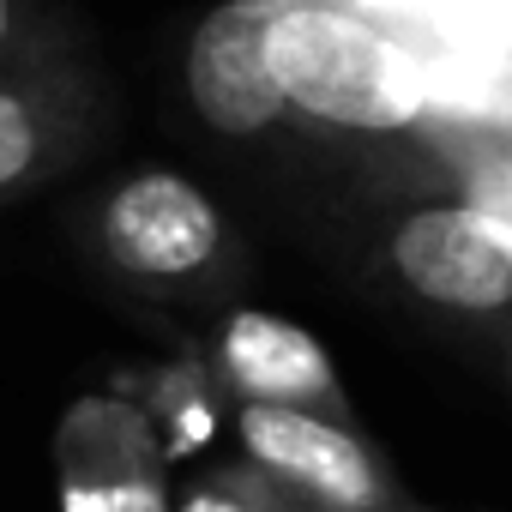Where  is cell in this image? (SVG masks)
<instances>
[{"mask_svg":"<svg viewBox=\"0 0 512 512\" xmlns=\"http://www.w3.org/2000/svg\"><path fill=\"white\" fill-rule=\"evenodd\" d=\"M380 13L404 31H428L434 49L422 55L428 73L434 67H458L464 49H476L470 61H494L500 85L512 91V0H380ZM380 19V25H386Z\"/></svg>","mask_w":512,"mask_h":512,"instance_id":"52a82bcc","label":"cell"},{"mask_svg":"<svg viewBox=\"0 0 512 512\" xmlns=\"http://www.w3.org/2000/svg\"><path fill=\"white\" fill-rule=\"evenodd\" d=\"M266 55L284 103L344 133H404L428 115V61L344 0H278Z\"/></svg>","mask_w":512,"mask_h":512,"instance_id":"6da1fadb","label":"cell"},{"mask_svg":"<svg viewBox=\"0 0 512 512\" xmlns=\"http://www.w3.org/2000/svg\"><path fill=\"white\" fill-rule=\"evenodd\" d=\"M25 43V7H19V0H0V67H13L19 49Z\"/></svg>","mask_w":512,"mask_h":512,"instance_id":"8fae6325","label":"cell"},{"mask_svg":"<svg viewBox=\"0 0 512 512\" xmlns=\"http://www.w3.org/2000/svg\"><path fill=\"white\" fill-rule=\"evenodd\" d=\"M272 7L278 0H223V7L199 19L187 43V61H181L187 97L199 121L223 139H253L290 109L272 79V55H266Z\"/></svg>","mask_w":512,"mask_h":512,"instance_id":"5b68a950","label":"cell"},{"mask_svg":"<svg viewBox=\"0 0 512 512\" xmlns=\"http://www.w3.org/2000/svg\"><path fill=\"white\" fill-rule=\"evenodd\" d=\"M241 452L266 482L296 494L308 512H380L386 476L374 452L332 416L302 404H235Z\"/></svg>","mask_w":512,"mask_h":512,"instance_id":"7a4b0ae2","label":"cell"},{"mask_svg":"<svg viewBox=\"0 0 512 512\" xmlns=\"http://www.w3.org/2000/svg\"><path fill=\"white\" fill-rule=\"evenodd\" d=\"M217 374L241 404H302L338 416V368L326 344L266 308H235L217 326Z\"/></svg>","mask_w":512,"mask_h":512,"instance_id":"8992f818","label":"cell"},{"mask_svg":"<svg viewBox=\"0 0 512 512\" xmlns=\"http://www.w3.org/2000/svg\"><path fill=\"white\" fill-rule=\"evenodd\" d=\"M103 247L127 278L181 284L223 253V217L187 175L145 169V175H133L109 193Z\"/></svg>","mask_w":512,"mask_h":512,"instance_id":"277c9868","label":"cell"},{"mask_svg":"<svg viewBox=\"0 0 512 512\" xmlns=\"http://www.w3.org/2000/svg\"><path fill=\"white\" fill-rule=\"evenodd\" d=\"M61 506L67 512H169L163 500V476L151 470L145 446L127 440V452L115 446L103 452H79L67 440V470H61Z\"/></svg>","mask_w":512,"mask_h":512,"instance_id":"ba28073f","label":"cell"},{"mask_svg":"<svg viewBox=\"0 0 512 512\" xmlns=\"http://www.w3.org/2000/svg\"><path fill=\"white\" fill-rule=\"evenodd\" d=\"M169 512H260V506H253L247 494H235L229 482H199L181 506H169Z\"/></svg>","mask_w":512,"mask_h":512,"instance_id":"30bf717a","label":"cell"},{"mask_svg":"<svg viewBox=\"0 0 512 512\" xmlns=\"http://www.w3.org/2000/svg\"><path fill=\"white\" fill-rule=\"evenodd\" d=\"M398 512H428V506H398Z\"/></svg>","mask_w":512,"mask_h":512,"instance_id":"7c38bea8","label":"cell"},{"mask_svg":"<svg viewBox=\"0 0 512 512\" xmlns=\"http://www.w3.org/2000/svg\"><path fill=\"white\" fill-rule=\"evenodd\" d=\"M398 278L452 314H500L512 308V217L494 205H416L392 229Z\"/></svg>","mask_w":512,"mask_h":512,"instance_id":"3957f363","label":"cell"},{"mask_svg":"<svg viewBox=\"0 0 512 512\" xmlns=\"http://www.w3.org/2000/svg\"><path fill=\"white\" fill-rule=\"evenodd\" d=\"M55 139H61L55 97L19 61L0 67V199L19 193L25 181H37L49 169Z\"/></svg>","mask_w":512,"mask_h":512,"instance_id":"9c48e42d","label":"cell"}]
</instances>
